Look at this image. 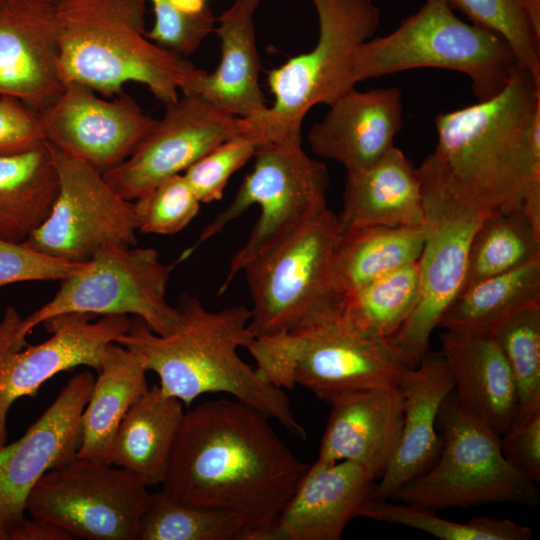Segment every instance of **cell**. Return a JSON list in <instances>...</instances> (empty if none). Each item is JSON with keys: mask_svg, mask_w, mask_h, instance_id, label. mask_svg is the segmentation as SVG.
I'll list each match as a JSON object with an SVG mask.
<instances>
[{"mask_svg": "<svg viewBox=\"0 0 540 540\" xmlns=\"http://www.w3.org/2000/svg\"><path fill=\"white\" fill-rule=\"evenodd\" d=\"M184 415L183 403L153 385L129 408L114 436L110 461L148 487L164 480Z\"/></svg>", "mask_w": 540, "mask_h": 540, "instance_id": "cell-28", "label": "cell"}, {"mask_svg": "<svg viewBox=\"0 0 540 540\" xmlns=\"http://www.w3.org/2000/svg\"><path fill=\"white\" fill-rule=\"evenodd\" d=\"M331 412L316 462L351 461L376 480L389 465L397 448L403 399L395 385L348 391L328 402Z\"/></svg>", "mask_w": 540, "mask_h": 540, "instance_id": "cell-21", "label": "cell"}, {"mask_svg": "<svg viewBox=\"0 0 540 540\" xmlns=\"http://www.w3.org/2000/svg\"><path fill=\"white\" fill-rule=\"evenodd\" d=\"M138 540H242V526L228 512L188 505L161 490L150 496Z\"/></svg>", "mask_w": 540, "mask_h": 540, "instance_id": "cell-35", "label": "cell"}, {"mask_svg": "<svg viewBox=\"0 0 540 540\" xmlns=\"http://www.w3.org/2000/svg\"><path fill=\"white\" fill-rule=\"evenodd\" d=\"M178 262L181 260L163 263L152 248L104 245L80 270L61 280L49 302L22 318L13 346H27L26 337L36 326L67 313L132 314L155 334L171 333L178 325L179 313L167 301V287Z\"/></svg>", "mask_w": 540, "mask_h": 540, "instance_id": "cell-10", "label": "cell"}, {"mask_svg": "<svg viewBox=\"0 0 540 540\" xmlns=\"http://www.w3.org/2000/svg\"><path fill=\"white\" fill-rule=\"evenodd\" d=\"M437 425L442 432L437 460L390 499L431 510L489 503L537 507L536 483L509 464L500 436L467 410L454 391L442 403Z\"/></svg>", "mask_w": 540, "mask_h": 540, "instance_id": "cell-9", "label": "cell"}, {"mask_svg": "<svg viewBox=\"0 0 540 540\" xmlns=\"http://www.w3.org/2000/svg\"><path fill=\"white\" fill-rule=\"evenodd\" d=\"M259 0H234L217 18L214 32L220 41L216 69H197L181 92L202 95L217 107L239 118L263 112L266 97L259 82V57L254 15Z\"/></svg>", "mask_w": 540, "mask_h": 540, "instance_id": "cell-24", "label": "cell"}, {"mask_svg": "<svg viewBox=\"0 0 540 540\" xmlns=\"http://www.w3.org/2000/svg\"><path fill=\"white\" fill-rule=\"evenodd\" d=\"M9 540H72L74 537L58 525L42 518L26 517L8 533Z\"/></svg>", "mask_w": 540, "mask_h": 540, "instance_id": "cell-44", "label": "cell"}, {"mask_svg": "<svg viewBox=\"0 0 540 540\" xmlns=\"http://www.w3.org/2000/svg\"><path fill=\"white\" fill-rule=\"evenodd\" d=\"M153 7L154 24L148 39L180 55L194 53L214 30L211 9L200 13L182 10L175 0H149Z\"/></svg>", "mask_w": 540, "mask_h": 540, "instance_id": "cell-40", "label": "cell"}, {"mask_svg": "<svg viewBox=\"0 0 540 540\" xmlns=\"http://www.w3.org/2000/svg\"><path fill=\"white\" fill-rule=\"evenodd\" d=\"M375 479L351 461L309 465L262 540H339Z\"/></svg>", "mask_w": 540, "mask_h": 540, "instance_id": "cell-22", "label": "cell"}, {"mask_svg": "<svg viewBox=\"0 0 540 540\" xmlns=\"http://www.w3.org/2000/svg\"><path fill=\"white\" fill-rule=\"evenodd\" d=\"M43 142L39 113L14 97L0 95V156L26 151Z\"/></svg>", "mask_w": 540, "mask_h": 540, "instance_id": "cell-43", "label": "cell"}, {"mask_svg": "<svg viewBox=\"0 0 540 540\" xmlns=\"http://www.w3.org/2000/svg\"><path fill=\"white\" fill-rule=\"evenodd\" d=\"M0 540H8V534L0 529Z\"/></svg>", "mask_w": 540, "mask_h": 540, "instance_id": "cell-46", "label": "cell"}, {"mask_svg": "<svg viewBox=\"0 0 540 540\" xmlns=\"http://www.w3.org/2000/svg\"><path fill=\"white\" fill-rule=\"evenodd\" d=\"M48 145L58 172V195L48 218L23 243L75 263L89 261L104 245L135 246L133 203L102 173Z\"/></svg>", "mask_w": 540, "mask_h": 540, "instance_id": "cell-14", "label": "cell"}, {"mask_svg": "<svg viewBox=\"0 0 540 540\" xmlns=\"http://www.w3.org/2000/svg\"><path fill=\"white\" fill-rule=\"evenodd\" d=\"M94 381L89 370L70 378L22 437L0 447V529L7 534L24 520L28 496L40 478L76 459Z\"/></svg>", "mask_w": 540, "mask_h": 540, "instance_id": "cell-18", "label": "cell"}, {"mask_svg": "<svg viewBox=\"0 0 540 540\" xmlns=\"http://www.w3.org/2000/svg\"><path fill=\"white\" fill-rule=\"evenodd\" d=\"M257 149L249 135H235L202 156L183 175L201 203L219 201L231 176L254 157Z\"/></svg>", "mask_w": 540, "mask_h": 540, "instance_id": "cell-39", "label": "cell"}, {"mask_svg": "<svg viewBox=\"0 0 540 540\" xmlns=\"http://www.w3.org/2000/svg\"><path fill=\"white\" fill-rule=\"evenodd\" d=\"M437 145L418 167L489 214L540 225V77L518 67L494 97L437 114Z\"/></svg>", "mask_w": 540, "mask_h": 540, "instance_id": "cell-2", "label": "cell"}, {"mask_svg": "<svg viewBox=\"0 0 540 540\" xmlns=\"http://www.w3.org/2000/svg\"><path fill=\"white\" fill-rule=\"evenodd\" d=\"M176 308L179 322L171 333L155 334L135 317L116 343L138 353L147 371L158 375L162 391L186 406L203 394H229L305 439L285 390L267 382L238 354L255 339L250 309L210 311L189 295L182 296Z\"/></svg>", "mask_w": 540, "mask_h": 540, "instance_id": "cell-3", "label": "cell"}, {"mask_svg": "<svg viewBox=\"0 0 540 540\" xmlns=\"http://www.w3.org/2000/svg\"><path fill=\"white\" fill-rule=\"evenodd\" d=\"M339 231L338 216L327 208L245 266L255 338L287 332L335 298L330 266Z\"/></svg>", "mask_w": 540, "mask_h": 540, "instance_id": "cell-12", "label": "cell"}, {"mask_svg": "<svg viewBox=\"0 0 540 540\" xmlns=\"http://www.w3.org/2000/svg\"><path fill=\"white\" fill-rule=\"evenodd\" d=\"M59 177L48 143L0 156V240L21 243L48 218Z\"/></svg>", "mask_w": 540, "mask_h": 540, "instance_id": "cell-30", "label": "cell"}, {"mask_svg": "<svg viewBox=\"0 0 540 540\" xmlns=\"http://www.w3.org/2000/svg\"><path fill=\"white\" fill-rule=\"evenodd\" d=\"M440 342L458 400L502 435L517 415L518 401L511 370L497 340L491 335L444 329Z\"/></svg>", "mask_w": 540, "mask_h": 540, "instance_id": "cell-25", "label": "cell"}, {"mask_svg": "<svg viewBox=\"0 0 540 540\" xmlns=\"http://www.w3.org/2000/svg\"><path fill=\"white\" fill-rule=\"evenodd\" d=\"M425 237L424 224L402 227L359 225L340 229L330 266L332 294L341 298L417 262Z\"/></svg>", "mask_w": 540, "mask_h": 540, "instance_id": "cell-27", "label": "cell"}, {"mask_svg": "<svg viewBox=\"0 0 540 540\" xmlns=\"http://www.w3.org/2000/svg\"><path fill=\"white\" fill-rule=\"evenodd\" d=\"M328 106L325 117L307 135L315 155L355 172L373 165L394 147L403 126L399 88L359 91L354 87Z\"/></svg>", "mask_w": 540, "mask_h": 540, "instance_id": "cell-20", "label": "cell"}, {"mask_svg": "<svg viewBox=\"0 0 540 540\" xmlns=\"http://www.w3.org/2000/svg\"><path fill=\"white\" fill-rule=\"evenodd\" d=\"M254 158V165L232 202L203 228L196 243L181 255L183 260L189 257L198 246L222 232L251 206H258L259 217L248 240L231 259L220 294L255 257L328 208V169L305 152L301 131L258 148Z\"/></svg>", "mask_w": 540, "mask_h": 540, "instance_id": "cell-7", "label": "cell"}, {"mask_svg": "<svg viewBox=\"0 0 540 540\" xmlns=\"http://www.w3.org/2000/svg\"><path fill=\"white\" fill-rule=\"evenodd\" d=\"M150 496L148 486L129 471L76 457L40 478L26 512L58 525L74 539L138 540Z\"/></svg>", "mask_w": 540, "mask_h": 540, "instance_id": "cell-13", "label": "cell"}, {"mask_svg": "<svg viewBox=\"0 0 540 540\" xmlns=\"http://www.w3.org/2000/svg\"><path fill=\"white\" fill-rule=\"evenodd\" d=\"M140 355L116 342L107 345L81 419L77 458L111 464V446L129 408L149 389Z\"/></svg>", "mask_w": 540, "mask_h": 540, "instance_id": "cell-29", "label": "cell"}, {"mask_svg": "<svg viewBox=\"0 0 540 540\" xmlns=\"http://www.w3.org/2000/svg\"><path fill=\"white\" fill-rule=\"evenodd\" d=\"M200 204L184 175L172 176L133 203L137 231L159 235L178 233L197 216Z\"/></svg>", "mask_w": 540, "mask_h": 540, "instance_id": "cell-38", "label": "cell"}, {"mask_svg": "<svg viewBox=\"0 0 540 540\" xmlns=\"http://www.w3.org/2000/svg\"><path fill=\"white\" fill-rule=\"evenodd\" d=\"M539 303L540 257L466 285L445 311L438 327L493 336L507 319Z\"/></svg>", "mask_w": 540, "mask_h": 540, "instance_id": "cell-31", "label": "cell"}, {"mask_svg": "<svg viewBox=\"0 0 540 540\" xmlns=\"http://www.w3.org/2000/svg\"><path fill=\"white\" fill-rule=\"evenodd\" d=\"M535 28L540 31V0H523Z\"/></svg>", "mask_w": 540, "mask_h": 540, "instance_id": "cell-45", "label": "cell"}, {"mask_svg": "<svg viewBox=\"0 0 540 540\" xmlns=\"http://www.w3.org/2000/svg\"><path fill=\"white\" fill-rule=\"evenodd\" d=\"M539 257L540 234L521 210L491 214L479 226L470 245L464 287Z\"/></svg>", "mask_w": 540, "mask_h": 540, "instance_id": "cell-33", "label": "cell"}, {"mask_svg": "<svg viewBox=\"0 0 540 540\" xmlns=\"http://www.w3.org/2000/svg\"><path fill=\"white\" fill-rule=\"evenodd\" d=\"M509 464L534 483L540 482V407L518 414L500 435Z\"/></svg>", "mask_w": 540, "mask_h": 540, "instance_id": "cell-42", "label": "cell"}, {"mask_svg": "<svg viewBox=\"0 0 540 540\" xmlns=\"http://www.w3.org/2000/svg\"><path fill=\"white\" fill-rule=\"evenodd\" d=\"M56 0H0V95L40 112L63 91Z\"/></svg>", "mask_w": 540, "mask_h": 540, "instance_id": "cell-19", "label": "cell"}, {"mask_svg": "<svg viewBox=\"0 0 540 540\" xmlns=\"http://www.w3.org/2000/svg\"><path fill=\"white\" fill-rule=\"evenodd\" d=\"M248 350L269 383L300 385L329 402L341 393L395 385L412 366L388 340L363 336L342 319L338 299L313 310L287 332L256 337Z\"/></svg>", "mask_w": 540, "mask_h": 540, "instance_id": "cell-5", "label": "cell"}, {"mask_svg": "<svg viewBox=\"0 0 540 540\" xmlns=\"http://www.w3.org/2000/svg\"><path fill=\"white\" fill-rule=\"evenodd\" d=\"M270 419L237 399L184 412L162 491L188 505L238 518L242 540H262L309 465L283 443Z\"/></svg>", "mask_w": 540, "mask_h": 540, "instance_id": "cell-1", "label": "cell"}, {"mask_svg": "<svg viewBox=\"0 0 540 540\" xmlns=\"http://www.w3.org/2000/svg\"><path fill=\"white\" fill-rule=\"evenodd\" d=\"M472 24L492 31L512 49L518 64L540 77V31L523 0H448Z\"/></svg>", "mask_w": 540, "mask_h": 540, "instance_id": "cell-37", "label": "cell"}, {"mask_svg": "<svg viewBox=\"0 0 540 540\" xmlns=\"http://www.w3.org/2000/svg\"><path fill=\"white\" fill-rule=\"evenodd\" d=\"M418 286V263L414 262L338 298L339 313L355 332L388 340L412 314Z\"/></svg>", "mask_w": 540, "mask_h": 540, "instance_id": "cell-32", "label": "cell"}, {"mask_svg": "<svg viewBox=\"0 0 540 540\" xmlns=\"http://www.w3.org/2000/svg\"><path fill=\"white\" fill-rule=\"evenodd\" d=\"M59 75L104 96L145 85L164 105L198 69L146 36V0H56Z\"/></svg>", "mask_w": 540, "mask_h": 540, "instance_id": "cell-4", "label": "cell"}, {"mask_svg": "<svg viewBox=\"0 0 540 540\" xmlns=\"http://www.w3.org/2000/svg\"><path fill=\"white\" fill-rule=\"evenodd\" d=\"M84 264L47 255L23 242L0 240V288L18 282L63 280Z\"/></svg>", "mask_w": 540, "mask_h": 540, "instance_id": "cell-41", "label": "cell"}, {"mask_svg": "<svg viewBox=\"0 0 540 540\" xmlns=\"http://www.w3.org/2000/svg\"><path fill=\"white\" fill-rule=\"evenodd\" d=\"M426 237L418 263V298L405 324L388 339L416 366L430 351L432 332L463 289L473 237L489 213L448 189L421 179Z\"/></svg>", "mask_w": 540, "mask_h": 540, "instance_id": "cell-11", "label": "cell"}, {"mask_svg": "<svg viewBox=\"0 0 540 540\" xmlns=\"http://www.w3.org/2000/svg\"><path fill=\"white\" fill-rule=\"evenodd\" d=\"M397 387L403 399L401 434L389 465L374 485V499H390L435 463L442 448L436 429L438 414L454 390V379L441 351L429 352L402 375Z\"/></svg>", "mask_w": 540, "mask_h": 540, "instance_id": "cell-23", "label": "cell"}, {"mask_svg": "<svg viewBox=\"0 0 540 540\" xmlns=\"http://www.w3.org/2000/svg\"><path fill=\"white\" fill-rule=\"evenodd\" d=\"M493 336L514 379L517 415L540 407V303L507 319Z\"/></svg>", "mask_w": 540, "mask_h": 540, "instance_id": "cell-36", "label": "cell"}, {"mask_svg": "<svg viewBox=\"0 0 540 540\" xmlns=\"http://www.w3.org/2000/svg\"><path fill=\"white\" fill-rule=\"evenodd\" d=\"M358 517L406 526L441 540H529L532 529L509 519L478 516L468 522L441 518L433 510L390 499H367Z\"/></svg>", "mask_w": 540, "mask_h": 540, "instance_id": "cell-34", "label": "cell"}, {"mask_svg": "<svg viewBox=\"0 0 540 540\" xmlns=\"http://www.w3.org/2000/svg\"><path fill=\"white\" fill-rule=\"evenodd\" d=\"M496 33L460 19L448 0H426L391 33L373 37L354 52L348 85L411 69L458 71L471 82L478 101L500 93L519 67Z\"/></svg>", "mask_w": 540, "mask_h": 540, "instance_id": "cell-6", "label": "cell"}, {"mask_svg": "<svg viewBox=\"0 0 540 540\" xmlns=\"http://www.w3.org/2000/svg\"><path fill=\"white\" fill-rule=\"evenodd\" d=\"M38 113L46 142L102 174L125 161L157 122L124 92L104 100L77 83Z\"/></svg>", "mask_w": 540, "mask_h": 540, "instance_id": "cell-17", "label": "cell"}, {"mask_svg": "<svg viewBox=\"0 0 540 540\" xmlns=\"http://www.w3.org/2000/svg\"><path fill=\"white\" fill-rule=\"evenodd\" d=\"M311 1L319 24L316 44L269 71L273 105L244 118L245 133L258 148L301 131L310 109L317 104L330 105L352 89L347 80L352 56L378 29L380 10L373 0Z\"/></svg>", "mask_w": 540, "mask_h": 540, "instance_id": "cell-8", "label": "cell"}, {"mask_svg": "<svg viewBox=\"0 0 540 540\" xmlns=\"http://www.w3.org/2000/svg\"><path fill=\"white\" fill-rule=\"evenodd\" d=\"M244 118L202 95L182 94L165 105L161 119L134 152L103 177L124 199L136 200L164 180L183 174L225 140L246 131Z\"/></svg>", "mask_w": 540, "mask_h": 540, "instance_id": "cell-16", "label": "cell"}, {"mask_svg": "<svg viewBox=\"0 0 540 540\" xmlns=\"http://www.w3.org/2000/svg\"><path fill=\"white\" fill-rule=\"evenodd\" d=\"M90 314L67 313L42 324L51 336L21 349L13 339L22 317L8 306L0 320V447L7 443V417L19 398L36 396L39 388L62 371L78 366L100 370L106 347L127 332V315H105L91 321Z\"/></svg>", "mask_w": 540, "mask_h": 540, "instance_id": "cell-15", "label": "cell"}, {"mask_svg": "<svg viewBox=\"0 0 540 540\" xmlns=\"http://www.w3.org/2000/svg\"><path fill=\"white\" fill-rule=\"evenodd\" d=\"M337 216L340 229L359 225H423L418 167L394 146L373 165L347 172L342 208Z\"/></svg>", "mask_w": 540, "mask_h": 540, "instance_id": "cell-26", "label": "cell"}]
</instances>
